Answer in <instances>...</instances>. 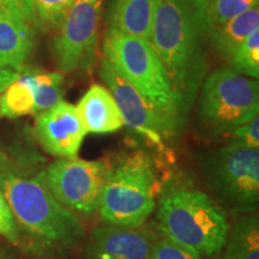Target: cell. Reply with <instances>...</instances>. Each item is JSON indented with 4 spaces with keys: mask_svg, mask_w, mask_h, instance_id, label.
I'll use <instances>...</instances> for the list:
<instances>
[{
    "mask_svg": "<svg viewBox=\"0 0 259 259\" xmlns=\"http://www.w3.org/2000/svg\"><path fill=\"white\" fill-rule=\"evenodd\" d=\"M259 30V6L254 5L231 21L211 28L209 47L219 59L228 61L234 52Z\"/></svg>",
    "mask_w": 259,
    "mask_h": 259,
    "instance_id": "2e32d148",
    "label": "cell"
},
{
    "mask_svg": "<svg viewBox=\"0 0 259 259\" xmlns=\"http://www.w3.org/2000/svg\"><path fill=\"white\" fill-rule=\"evenodd\" d=\"M32 48V24L0 10V67L22 71Z\"/></svg>",
    "mask_w": 259,
    "mask_h": 259,
    "instance_id": "9a60e30c",
    "label": "cell"
},
{
    "mask_svg": "<svg viewBox=\"0 0 259 259\" xmlns=\"http://www.w3.org/2000/svg\"><path fill=\"white\" fill-rule=\"evenodd\" d=\"M74 2L76 0H31L36 23L57 30Z\"/></svg>",
    "mask_w": 259,
    "mask_h": 259,
    "instance_id": "44dd1931",
    "label": "cell"
},
{
    "mask_svg": "<svg viewBox=\"0 0 259 259\" xmlns=\"http://www.w3.org/2000/svg\"><path fill=\"white\" fill-rule=\"evenodd\" d=\"M235 72L258 79L259 76V30H257L234 52L228 60Z\"/></svg>",
    "mask_w": 259,
    "mask_h": 259,
    "instance_id": "ffe728a7",
    "label": "cell"
},
{
    "mask_svg": "<svg viewBox=\"0 0 259 259\" xmlns=\"http://www.w3.org/2000/svg\"><path fill=\"white\" fill-rule=\"evenodd\" d=\"M23 73L34 92L36 114L63 101L64 77L60 72L29 70L25 72L23 71Z\"/></svg>",
    "mask_w": 259,
    "mask_h": 259,
    "instance_id": "d6986e66",
    "label": "cell"
},
{
    "mask_svg": "<svg viewBox=\"0 0 259 259\" xmlns=\"http://www.w3.org/2000/svg\"><path fill=\"white\" fill-rule=\"evenodd\" d=\"M76 107L87 134H111L125 126L112 93L101 84L90 87Z\"/></svg>",
    "mask_w": 259,
    "mask_h": 259,
    "instance_id": "4fadbf2b",
    "label": "cell"
},
{
    "mask_svg": "<svg viewBox=\"0 0 259 259\" xmlns=\"http://www.w3.org/2000/svg\"><path fill=\"white\" fill-rule=\"evenodd\" d=\"M220 257L222 259H259L258 212L239 216L231 226Z\"/></svg>",
    "mask_w": 259,
    "mask_h": 259,
    "instance_id": "e0dca14e",
    "label": "cell"
},
{
    "mask_svg": "<svg viewBox=\"0 0 259 259\" xmlns=\"http://www.w3.org/2000/svg\"><path fill=\"white\" fill-rule=\"evenodd\" d=\"M200 176L211 198L227 215L258 212L259 149L229 144L208 153Z\"/></svg>",
    "mask_w": 259,
    "mask_h": 259,
    "instance_id": "8992f818",
    "label": "cell"
},
{
    "mask_svg": "<svg viewBox=\"0 0 259 259\" xmlns=\"http://www.w3.org/2000/svg\"><path fill=\"white\" fill-rule=\"evenodd\" d=\"M160 0H108L106 22L109 29L149 40Z\"/></svg>",
    "mask_w": 259,
    "mask_h": 259,
    "instance_id": "5bb4252c",
    "label": "cell"
},
{
    "mask_svg": "<svg viewBox=\"0 0 259 259\" xmlns=\"http://www.w3.org/2000/svg\"><path fill=\"white\" fill-rule=\"evenodd\" d=\"M158 231L192 251L200 259L221 255L228 238L229 216L206 192L189 186H170L158 194Z\"/></svg>",
    "mask_w": 259,
    "mask_h": 259,
    "instance_id": "3957f363",
    "label": "cell"
},
{
    "mask_svg": "<svg viewBox=\"0 0 259 259\" xmlns=\"http://www.w3.org/2000/svg\"><path fill=\"white\" fill-rule=\"evenodd\" d=\"M148 259H200L192 251L162 235L155 242Z\"/></svg>",
    "mask_w": 259,
    "mask_h": 259,
    "instance_id": "603a6c76",
    "label": "cell"
},
{
    "mask_svg": "<svg viewBox=\"0 0 259 259\" xmlns=\"http://www.w3.org/2000/svg\"><path fill=\"white\" fill-rule=\"evenodd\" d=\"M35 135L41 147L58 158L76 157L85 138V128L77 107L60 101L52 108L38 113Z\"/></svg>",
    "mask_w": 259,
    "mask_h": 259,
    "instance_id": "7c38bea8",
    "label": "cell"
},
{
    "mask_svg": "<svg viewBox=\"0 0 259 259\" xmlns=\"http://www.w3.org/2000/svg\"><path fill=\"white\" fill-rule=\"evenodd\" d=\"M258 113V79L231 67H220L204 78L197 101V124L204 136H227Z\"/></svg>",
    "mask_w": 259,
    "mask_h": 259,
    "instance_id": "52a82bcc",
    "label": "cell"
},
{
    "mask_svg": "<svg viewBox=\"0 0 259 259\" xmlns=\"http://www.w3.org/2000/svg\"><path fill=\"white\" fill-rule=\"evenodd\" d=\"M0 190L18 228L44 247L60 253L82 244L85 231L73 212L57 200L45 180V171L29 174L10 163L0 166Z\"/></svg>",
    "mask_w": 259,
    "mask_h": 259,
    "instance_id": "7a4b0ae2",
    "label": "cell"
},
{
    "mask_svg": "<svg viewBox=\"0 0 259 259\" xmlns=\"http://www.w3.org/2000/svg\"><path fill=\"white\" fill-rule=\"evenodd\" d=\"M231 144L242 145L247 148H259V115L246 124L233 130L227 135Z\"/></svg>",
    "mask_w": 259,
    "mask_h": 259,
    "instance_id": "cb8c5ba5",
    "label": "cell"
},
{
    "mask_svg": "<svg viewBox=\"0 0 259 259\" xmlns=\"http://www.w3.org/2000/svg\"><path fill=\"white\" fill-rule=\"evenodd\" d=\"M161 236L158 228L153 226L130 228L103 225L84 236L78 259H148Z\"/></svg>",
    "mask_w": 259,
    "mask_h": 259,
    "instance_id": "30bf717a",
    "label": "cell"
},
{
    "mask_svg": "<svg viewBox=\"0 0 259 259\" xmlns=\"http://www.w3.org/2000/svg\"><path fill=\"white\" fill-rule=\"evenodd\" d=\"M19 74V71L0 67V94Z\"/></svg>",
    "mask_w": 259,
    "mask_h": 259,
    "instance_id": "4316f807",
    "label": "cell"
},
{
    "mask_svg": "<svg viewBox=\"0 0 259 259\" xmlns=\"http://www.w3.org/2000/svg\"><path fill=\"white\" fill-rule=\"evenodd\" d=\"M210 31L208 0H160L149 41L185 122L206 77Z\"/></svg>",
    "mask_w": 259,
    "mask_h": 259,
    "instance_id": "6da1fadb",
    "label": "cell"
},
{
    "mask_svg": "<svg viewBox=\"0 0 259 259\" xmlns=\"http://www.w3.org/2000/svg\"><path fill=\"white\" fill-rule=\"evenodd\" d=\"M0 235L4 236L11 244H18L19 228L15 221L14 213L0 190Z\"/></svg>",
    "mask_w": 259,
    "mask_h": 259,
    "instance_id": "d4e9b609",
    "label": "cell"
},
{
    "mask_svg": "<svg viewBox=\"0 0 259 259\" xmlns=\"http://www.w3.org/2000/svg\"><path fill=\"white\" fill-rule=\"evenodd\" d=\"M160 183L147 154H126L108 163L100 199V218L105 225L139 227L156 209Z\"/></svg>",
    "mask_w": 259,
    "mask_h": 259,
    "instance_id": "5b68a950",
    "label": "cell"
},
{
    "mask_svg": "<svg viewBox=\"0 0 259 259\" xmlns=\"http://www.w3.org/2000/svg\"><path fill=\"white\" fill-rule=\"evenodd\" d=\"M0 10L28 23H36L31 0H0Z\"/></svg>",
    "mask_w": 259,
    "mask_h": 259,
    "instance_id": "484cf974",
    "label": "cell"
},
{
    "mask_svg": "<svg viewBox=\"0 0 259 259\" xmlns=\"http://www.w3.org/2000/svg\"><path fill=\"white\" fill-rule=\"evenodd\" d=\"M103 0H76L52 41V53L63 72L93 66L99 44Z\"/></svg>",
    "mask_w": 259,
    "mask_h": 259,
    "instance_id": "9c48e42d",
    "label": "cell"
},
{
    "mask_svg": "<svg viewBox=\"0 0 259 259\" xmlns=\"http://www.w3.org/2000/svg\"><path fill=\"white\" fill-rule=\"evenodd\" d=\"M36 114L35 96L27 76L19 74L0 94V116L19 118Z\"/></svg>",
    "mask_w": 259,
    "mask_h": 259,
    "instance_id": "ac0fdd59",
    "label": "cell"
},
{
    "mask_svg": "<svg viewBox=\"0 0 259 259\" xmlns=\"http://www.w3.org/2000/svg\"><path fill=\"white\" fill-rule=\"evenodd\" d=\"M99 73L106 88L114 97L126 126L155 145H162L164 141L173 137L156 111L106 58H102Z\"/></svg>",
    "mask_w": 259,
    "mask_h": 259,
    "instance_id": "8fae6325",
    "label": "cell"
},
{
    "mask_svg": "<svg viewBox=\"0 0 259 259\" xmlns=\"http://www.w3.org/2000/svg\"><path fill=\"white\" fill-rule=\"evenodd\" d=\"M254 5H258V0H208L211 28L231 21Z\"/></svg>",
    "mask_w": 259,
    "mask_h": 259,
    "instance_id": "7402d4cb",
    "label": "cell"
},
{
    "mask_svg": "<svg viewBox=\"0 0 259 259\" xmlns=\"http://www.w3.org/2000/svg\"><path fill=\"white\" fill-rule=\"evenodd\" d=\"M102 52L103 58L156 111L173 137L179 135L186 122L181 116L166 70L150 41L108 28Z\"/></svg>",
    "mask_w": 259,
    "mask_h": 259,
    "instance_id": "277c9868",
    "label": "cell"
},
{
    "mask_svg": "<svg viewBox=\"0 0 259 259\" xmlns=\"http://www.w3.org/2000/svg\"><path fill=\"white\" fill-rule=\"evenodd\" d=\"M108 162L59 158L45 170V180L57 200L77 218H93L99 211Z\"/></svg>",
    "mask_w": 259,
    "mask_h": 259,
    "instance_id": "ba28073f",
    "label": "cell"
},
{
    "mask_svg": "<svg viewBox=\"0 0 259 259\" xmlns=\"http://www.w3.org/2000/svg\"><path fill=\"white\" fill-rule=\"evenodd\" d=\"M0 259H12L8 253L5 252H0Z\"/></svg>",
    "mask_w": 259,
    "mask_h": 259,
    "instance_id": "83f0119b",
    "label": "cell"
}]
</instances>
